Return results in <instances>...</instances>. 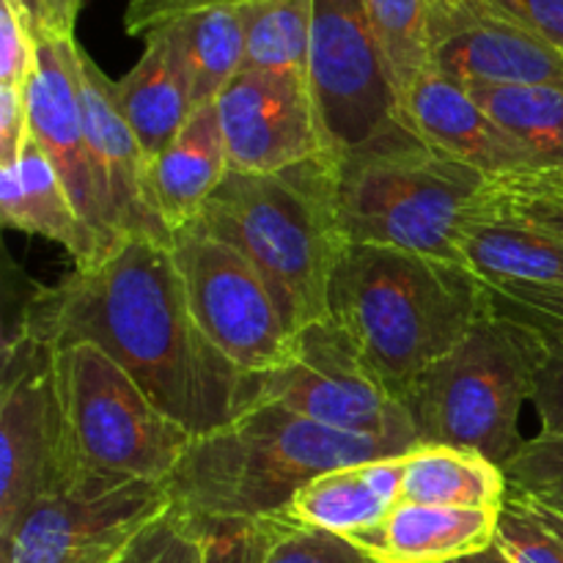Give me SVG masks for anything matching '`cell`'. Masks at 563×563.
I'll use <instances>...</instances> for the list:
<instances>
[{
    "mask_svg": "<svg viewBox=\"0 0 563 563\" xmlns=\"http://www.w3.org/2000/svg\"><path fill=\"white\" fill-rule=\"evenodd\" d=\"M14 328L49 346L93 344L192 438L256 401V377L198 328L170 247L146 236H126L55 286H38Z\"/></svg>",
    "mask_w": 563,
    "mask_h": 563,
    "instance_id": "1",
    "label": "cell"
},
{
    "mask_svg": "<svg viewBox=\"0 0 563 563\" xmlns=\"http://www.w3.org/2000/svg\"><path fill=\"white\" fill-rule=\"evenodd\" d=\"M489 308L493 291L471 269L396 247L346 245L330 278L328 317L396 399Z\"/></svg>",
    "mask_w": 563,
    "mask_h": 563,
    "instance_id": "2",
    "label": "cell"
},
{
    "mask_svg": "<svg viewBox=\"0 0 563 563\" xmlns=\"http://www.w3.org/2000/svg\"><path fill=\"white\" fill-rule=\"evenodd\" d=\"M324 192L346 245H379L460 264V236L495 179L445 157L399 119L339 157H322ZM467 269V267H465Z\"/></svg>",
    "mask_w": 563,
    "mask_h": 563,
    "instance_id": "3",
    "label": "cell"
},
{
    "mask_svg": "<svg viewBox=\"0 0 563 563\" xmlns=\"http://www.w3.org/2000/svg\"><path fill=\"white\" fill-rule=\"evenodd\" d=\"M394 454L405 451L253 401L225 427L192 438L165 489L174 509L190 517L264 520L322 473Z\"/></svg>",
    "mask_w": 563,
    "mask_h": 563,
    "instance_id": "4",
    "label": "cell"
},
{
    "mask_svg": "<svg viewBox=\"0 0 563 563\" xmlns=\"http://www.w3.org/2000/svg\"><path fill=\"white\" fill-rule=\"evenodd\" d=\"M196 223L258 269L291 333L328 317L346 242L330 212L322 157L273 176L229 170Z\"/></svg>",
    "mask_w": 563,
    "mask_h": 563,
    "instance_id": "5",
    "label": "cell"
},
{
    "mask_svg": "<svg viewBox=\"0 0 563 563\" xmlns=\"http://www.w3.org/2000/svg\"><path fill=\"white\" fill-rule=\"evenodd\" d=\"M542 335L515 313L493 308L476 328L407 388L418 443L451 445L506 467L526 445L520 412L533 399Z\"/></svg>",
    "mask_w": 563,
    "mask_h": 563,
    "instance_id": "6",
    "label": "cell"
},
{
    "mask_svg": "<svg viewBox=\"0 0 563 563\" xmlns=\"http://www.w3.org/2000/svg\"><path fill=\"white\" fill-rule=\"evenodd\" d=\"M53 350L77 476L168 482L192 434L93 344Z\"/></svg>",
    "mask_w": 563,
    "mask_h": 563,
    "instance_id": "7",
    "label": "cell"
},
{
    "mask_svg": "<svg viewBox=\"0 0 563 563\" xmlns=\"http://www.w3.org/2000/svg\"><path fill=\"white\" fill-rule=\"evenodd\" d=\"M77 478L55 350L25 330L9 328L0 379V542L38 500Z\"/></svg>",
    "mask_w": 563,
    "mask_h": 563,
    "instance_id": "8",
    "label": "cell"
},
{
    "mask_svg": "<svg viewBox=\"0 0 563 563\" xmlns=\"http://www.w3.org/2000/svg\"><path fill=\"white\" fill-rule=\"evenodd\" d=\"M256 401H273L322 427L383 440L401 451L418 445L407 407L330 317L291 335L286 361L256 377Z\"/></svg>",
    "mask_w": 563,
    "mask_h": 563,
    "instance_id": "9",
    "label": "cell"
},
{
    "mask_svg": "<svg viewBox=\"0 0 563 563\" xmlns=\"http://www.w3.org/2000/svg\"><path fill=\"white\" fill-rule=\"evenodd\" d=\"M170 256L187 302L207 339L245 374L280 366L291 350V330L258 269L201 223L170 236Z\"/></svg>",
    "mask_w": 563,
    "mask_h": 563,
    "instance_id": "10",
    "label": "cell"
},
{
    "mask_svg": "<svg viewBox=\"0 0 563 563\" xmlns=\"http://www.w3.org/2000/svg\"><path fill=\"white\" fill-rule=\"evenodd\" d=\"M308 86L324 157H339L394 124L399 93L366 0H313Z\"/></svg>",
    "mask_w": 563,
    "mask_h": 563,
    "instance_id": "11",
    "label": "cell"
},
{
    "mask_svg": "<svg viewBox=\"0 0 563 563\" xmlns=\"http://www.w3.org/2000/svg\"><path fill=\"white\" fill-rule=\"evenodd\" d=\"M170 506L165 484L86 473L16 522L3 563H119Z\"/></svg>",
    "mask_w": 563,
    "mask_h": 563,
    "instance_id": "12",
    "label": "cell"
},
{
    "mask_svg": "<svg viewBox=\"0 0 563 563\" xmlns=\"http://www.w3.org/2000/svg\"><path fill=\"white\" fill-rule=\"evenodd\" d=\"M214 108L236 174L273 176L324 157L306 75L242 69Z\"/></svg>",
    "mask_w": 563,
    "mask_h": 563,
    "instance_id": "13",
    "label": "cell"
},
{
    "mask_svg": "<svg viewBox=\"0 0 563 563\" xmlns=\"http://www.w3.org/2000/svg\"><path fill=\"white\" fill-rule=\"evenodd\" d=\"M36 42V69L25 86L31 137L55 165L77 212L108 253L121 240L110 223L102 181L88 148L80 97L82 49L77 47L75 36L66 33H49Z\"/></svg>",
    "mask_w": 563,
    "mask_h": 563,
    "instance_id": "14",
    "label": "cell"
},
{
    "mask_svg": "<svg viewBox=\"0 0 563 563\" xmlns=\"http://www.w3.org/2000/svg\"><path fill=\"white\" fill-rule=\"evenodd\" d=\"M396 119L445 157L495 181L542 174L544 163L504 130L465 86L427 69L399 99Z\"/></svg>",
    "mask_w": 563,
    "mask_h": 563,
    "instance_id": "15",
    "label": "cell"
},
{
    "mask_svg": "<svg viewBox=\"0 0 563 563\" xmlns=\"http://www.w3.org/2000/svg\"><path fill=\"white\" fill-rule=\"evenodd\" d=\"M432 69L460 86H561L563 49L478 9H456L434 31Z\"/></svg>",
    "mask_w": 563,
    "mask_h": 563,
    "instance_id": "16",
    "label": "cell"
},
{
    "mask_svg": "<svg viewBox=\"0 0 563 563\" xmlns=\"http://www.w3.org/2000/svg\"><path fill=\"white\" fill-rule=\"evenodd\" d=\"M115 82L82 53L80 58V97L86 115V137L102 181L108 214L119 240L146 236V240L170 245V234L154 214L146 190L148 159L137 143L135 132L126 124L119 102Z\"/></svg>",
    "mask_w": 563,
    "mask_h": 563,
    "instance_id": "17",
    "label": "cell"
},
{
    "mask_svg": "<svg viewBox=\"0 0 563 563\" xmlns=\"http://www.w3.org/2000/svg\"><path fill=\"white\" fill-rule=\"evenodd\" d=\"M500 509L399 504L379 526L350 542L374 563H451L495 544Z\"/></svg>",
    "mask_w": 563,
    "mask_h": 563,
    "instance_id": "18",
    "label": "cell"
},
{
    "mask_svg": "<svg viewBox=\"0 0 563 563\" xmlns=\"http://www.w3.org/2000/svg\"><path fill=\"white\" fill-rule=\"evenodd\" d=\"M229 170L218 108L203 104L146 168L148 201L170 236L201 218Z\"/></svg>",
    "mask_w": 563,
    "mask_h": 563,
    "instance_id": "19",
    "label": "cell"
},
{
    "mask_svg": "<svg viewBox=\"0 0 563 563\" xmlns=\"http://www.w3.org/2000/svg\"><path fill=\"white\" fill-rule=\"evenodd\" d=\"M0 212L9 229L64 247L75 267H88L104 256L99 236L77 212L58 170L31 135L14 163L0 165Z\"/></svg>",
    "mask_w": 563,
    "mask_h": 563,
    "instance_id": "20",
    "label": "cell"
},
{
    "mask_svg": "<svg viewBox=\"0 0 563 563\" xmlns=\"http://www.w3.org/2000/svg\"><path fill=\"white\" fill-rule=\"evenodd\" d=\"M399 500L401 454H394L322 473L308 482L278 517L350 539L379 526Z\"/></svg>",
    "mask_w": 563,
    "mask_h": 563,
    "instance_id": "21",
    "label": "cell"
},
{
    "mask_svg": "<svg viewBox=\"0 0 563 563\" xmlns=\"http://www.w3.org/2000/svg\"><path fill=\"white\" fill-rule=\"evenodd\" d=\"M141 60L115 80V102L152 163L196 113L190 77L168 27L146 33Z\"/></svg>",
    "mask_w": 563,
    "mask_h": 563,
    "instance_id": "22",
    "label": "cell"
},
{
    "mask_svg": "<svg viewBox=\"0 0 563 563\" xmlns=\"http://www.w3.org/2000/svg\"><path fill=\"white\" fill-rule=\"evenodd\" d=\"M465 267L484 284L563 286V240L484 198L460 236Z\"/></svg>",
    "mask_w": 563,
    "mask_h": 563,
    "instance_id": "23",
    "label": "cell"
},
{
    "mask_svg": "<svg viewBox=\"0 0 563 563\" xmlns=\"http://www.w3.org/2000/svg\"><path fill=\"white\" fill-rule=\"evenodd\" d=\"M511 493L506 471L451 445H412L401 454V500L456 509H500Z\"/></svg>",
    "mask_w": 563,
    "mask_h": 563,
    "instance_id": "24",
    "label": "cell"
},
{
    "mask_svg": "<svg viewBox=\"0 0 563 563\" xmlns=\"http://www.w3.org/2000/svg\"><path fill=\"white\" fill-rule=\"evenodd\" d=\"M190 77L196 110L218 102L245 69V22L240 5H214L165 22Z\"/></svg>",
    "mask_w": 563,
    "mask_h": 563,
    "instance_id": "25",
    "label": "cell"
},
{
    "mask_svg": "<svg viewBox=\"0 0 563 563\" xmlns=\"http://www.w3.org/2000/svg\"><path fill=\"white\" fill-rule=\"evenodd\" d=\"M471 97L531 148L548 170H563V88L561 86H473Z\"/></svg>",
    "mask_w": 563,
    "mask_h": 563,
    "instance_id": "26",
    "label": "cell"
},
{
    "mask_svg": "<svg viewBox=\"0 0 563 563\" xmlns=\"http://www.w3.org/2000/svg\"><path fill=\"white\" fill-rule=\"evenodd\" d=\"M245 69L308 77L313 0H245Z\"/></svg>",
    "mask_w": 563,
    "mask_h": 563,
    "instance_id": "27",
    "label": "cell"
},
{
    "mask_svg": "<svg viewBox=\"0 0 563 563\" xmlns=\"http://www.w3.org/2000/svg\"><path fill=\"white\" fill-rule=\"evenodd\" d=\"M366 11L401 99L423 71L432 69L438 5L434 0H366Z\"/></svg>",
    "mask_w": 563,
    "mask_h": 563,
    "instance_id": "28",
    "label": "cell"
},
{
    "mask_svg": "<svg viewBox=\"0 0 563 563\" xmlns=\"http://www.w3.org/2000/svg\"><path fill=\"white\" fill-rule=\"evenodd\" d=\"M495 548L509 563H563V515L531 493L511 489L500 506Z\"/></svg>",
    "mask_w": 563,
    "mask_h": 563,
    "instance_id": "29",
    "label": "cell"
},
{
    "mask_svg": "<svg viewBox=\"0 0 563 563\" xmlns=\"http://www.w3.org/2000/svg\"><path fill=\"white\" fill-rule=\"evenodd\" d=\"M493 291V289H489ZM493 300L504 311L515 313L522 322L531 324L544 344L542 366L537 374V388H533V407H537L539 423H542V438H559L563 434V322L544 317L522 302L509 300V297L493 291Z\"/></svg>",
    "mask_w": 563,
    "mask_h": 563,
    "instance_id": "30",
    "label": "cell"
},
{
    "mask_svg": "<svg viewBox=\"0 0 563 563\" xmlns=\"http://www.w3.org/2000/svg\"><path fill=\"white\" fill-rule=\"evenodd\" d=\"M203 542V563H267L275 539V517L231 520L192 517Z\"/></svg>",
    "mask_w": 563,
    "mask_h": 563,
    "instance_id": "31",
    "label": "cell"
},
{
    "mask_svg": "<svg viewBox=\"0 0 563 563\" xmlns=\"http://www.w3.org/2000/svg\"><path fill=\"white\" fill-rule=\"evenodd\" d=\"M489 201L563 240V185L542 174L495 181Z\"/></svg>",
    "mask_w": 563,
    "mask_h": 563,
    "instance_id": "32",
    "label": "cell"
},
{
    "mask_svg": "<svg viewBox=\"0 0 563 563\" xmlns=\"http://www.w3.org/2000/svg\"><path fill=\"white\" fill-rule=\"evenodd\" d=\"M119 563H203V542L196 520L170 506L137 537Z\"/></svg>",
    "mask_w": 563,
    "mask_h": 563,
    "instance_id": "33",
    "label": "cell"
},
{
    "mask_svg": "<svg viewBox=\"0 0 563 563\" xmlns=\"http://www.w3.org/2000/svg\"><path fill=\"white\" fill-rule=\"evenodd\" d=\"M275 539L267 563H374L350 539L313 531L275 517Z\"/></svg>",
    "mask_w": 563,
    "mask_h": 563,
    "instance_id": "34",
    "label": "cell"
},
{
    "mask_svg": "<svg viewBox=\"0 0 563 563\" xmlns=\"http://www.w3.org/2000/svg\"><path fill=\"white\" fill-rule=\"evenodd\" d=\"M511 489L542 493V489L563 487V434L559 438L526 440L515 460L504 467Z\"/></svg>",
    "mask_w": 563,
    "mask_h": 563,
    "instance_id": "35",
    "label": "cell"
},
{
    "mask_svg": "<svg viewBox=\"0 0 563 563\" xmlns=\"http://www.w3.org/2000/svg\"><path fill=\"white\" fill-rule=\"evenodd\" d=\"M38 42L31 27L0 3V86L25 88L36 69Z\"/></svg>",
    "mask_w": 563,
    "mask_h": 563,
    "instance_id": "36",
    "label": "cell"
},
{
    "mask_svg": "<svg viewBox=\"0 0 563 563\" xmlns=\"http://www.w3.org/2000/svg\"><path fill=\"white\" fill-rule=\"evenodd\" d=\"M471 9L515 22L563 49V0H482Z\"/></svg>",
    "mask_w": 563,
    "mask_h": 563,
    "instance_id": "37",
    "label": "cell"
},
{
    "mask_svg": "<svg viewBox=\"0 0 563 563\" xmlns=\"http://www.w3.org/2000/svg\"><path fill=\"white\" fill-rule=\"evenodd\" d=\"M245 0H130L124 14V27L132 36H146L154 27L192 14V11L214 9V5H240Z\"/></svg>",
    "mask_w": 563,
    "mask_h": 563,
    "instance_id": "38",
    "label": "cell"
},
{
    "mask_svg": "<svg viewBox=\"0 0 563 563\" xmlns=\"http://www.w3.org/2000/svg\"><path fill=\"white\" fill-rule=\"evenodd\" d=\"M31 135L25 88L0 86V165L14 163Z\"/></svg>",
    "mask_w": 563,
    "mask_h": 563,
    "instance_id": "39",
    "label": "cell"
},
{
    "mask_svg": "<svg viewBox=\"0 0 563 563\" xmlns=\"http://www.w3.org/2000/svg\"><path fill=\"white\" fill-rule=\"evenodd\" d=\"M498 295L522 302L544 317L563 322V286H528V284H487Z\"/></svg>",
    "mask_w": 563,
    "mask_h": 563,
    "instance_id": "40",
    "label": "cell"
},
{
    "mask_svg": "<svg viewBox=\"0 0 563 563\" xmlns=\"http://www.w3.org/2000/svg\"><path fill=\"white\" fill-rule=\"evenodd\" d=\"M3 5H9L36 38L49 36V33H58L53 20V11H49L47 0H3Z\"/></svg>",
    "mask_w": 563,
    "mask_h": 563,
    "instance_id": "41",
    "label": "cell"
},
{
    "mask_svg": "<svg viewBox=\"0 0 563 563\" xmlns=\"http://www.w3.org/2000/svg\"><path fill=\"white\" fill-rule=\"evenodd\" d=\"M49 3V11H53V20H55V27H58V33H66V36H75V20L77 14H80L82 3L86 0H47Z\"/></svg>",
    "mask_w": 563,
    "mask_h": 563,
    "instance_id": "42",
    "label": "cell"
},
{
    "mask_svg": "<svg viewBox=\"0 0 563 563\" xmlns=\"http://www.w3.org/2000/svg\"><path fill=\"white\" fill-rule=\"evenodd\" d=\"M522 493V489H520ZM533 498L542 500L544 506H550L553 511H559V515H563V487H553V489H542V493H531Z\"/></svg>",
    "mask_w": 563,
    "mask_h": 563,
    "instance_id": "43",
    "label": "cell"
},
{
    "mask_svg": "<svg viewBox=\"0 0 563 563\" xmlns=\"http://www.w3.org/2000/svg\"><path fill=\"white\" fill-rule=\"evenodd\" d=\"M434 5H438V22H434V31H438V27L443 25L451 14H454V5H451V0H434Z\"/></svg>",
    "mask_w": 563,
    "mask_h": 563,
    "instance_id": "44",
    "label": "cell"
},
{
    "mask_svg": "<svg viewBox=\"0 0 563 563\" xmlns=\"http://www.w3.org/2000/svg\"><path fill=\"white\" fill-rule=\"evenodd\" d=\"M482 555H484V563H509V561H506V555L500 553V550L495 548V544L489 550H484Z\"/></svg>",
    "mask_w": 563,
    "mask_h": 563,
    "instance_id": "45",
    "label": "cell"
},
{
    "mask_svg": "<svg viewBox=\"0 0 563 563\" xmlns=\"http://www.w3.org/2000/svg\"><path fill=\"white\" fill-rule=\"evenodd\" d=\"M476 3H482V0H451L454 11L456 9H471V5H476Z\"/></svg>",
    "mask_w": 563,
    "mask_h": 563,
    "instance_id": "46",
    "label": "cell"
},
{
    "mask_svg": "<svg viewBox=\"0 0 563 563\" xmlns=\"http://www.w3.org/2000/svg\"><path fill=\"white\" fill-rule=\"evenodd\" d=\"M542 176H548V179L559 181V185H563V170H542Z\"/></svg>",
    "mask_w": 563,
    "mask_h": 563,
    "instance_id": "47",
    "label": "cell"
},
{
    "mask_svg": "<svg viewBox=\"0 0 563 563\" xmlns=\"http://www.w3.org/2000/svg\"><path fill=\"white\" fill-rule=\"evenodd\" d=\"M451 563H484V555H467V559H460V561H451Z\"/></svg>",
    "mask_w": 563,
    "mask_h": 563,
    "instance_id": "48",
    "label": "cell"
}]
</instances>
